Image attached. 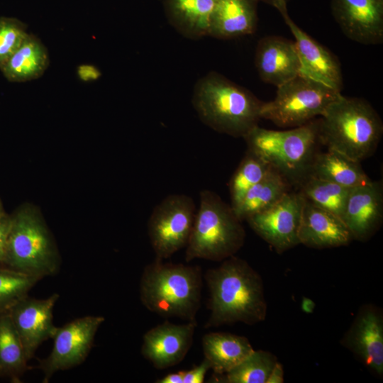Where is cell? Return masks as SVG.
<instances>
[{
    "label": "cell",
    "instance_id": "1",
    "mask_svg": "<svg viewBox=\"0 0 383 383\" xmlns=\"http://www.w3.org/2000/svg\"><path fill=\"white\" fill-rule=\"evenodd\" d=\"M205 280L211 313L205 328L242 322L251 325L265 320L267 303L262 279L249 264L234 255L209 270Z\"/></svg>",
    "mask_w": 383,
    "mask_h": 383
},
{
    "label": "cell",
    "instance_id": "2",
    "mask_svg": "<svg viewBox=\"0 0 383 383\" xmlns=\"http://www.w3.org/2000/svg\"><path fill=\"white\" fill-rule=\"evenodd\" d=\"M262 103L246 88L213 71L201 77L193 90L192 104L200 120L235 138H243L258 126Z\"/></svg>",
    "mask_w": 383,
    "mask_h": 383
},
{
    "label": "cell",
    "instance_id": "3",
    "mask_svg": "<svg viewBox=\"0 0 383 383\" xmlns=\"http://www.w3.org/2000/svg\"><path fill=\"white\" fill-rule=\"evenodd\" d=\"M382 121L366 100L341 95L319 118V138L328 150L360 162L376 150Z\"/></svg>",
    "mask_w": 383,
    "mask_h": 383
},
{
    "label": "cell",
    "instance_id": "4",
    "mask_svg": "<svg viewBox=\"0 0 383 383\" xmlns=\"http://www.w3.org/2000/svg\"><path fill=\"white\" fill-rule=\"evenodd\" d=\"M199 266L155 260L145 267L140 281V299L150 312L165 318L195 321L203 286Z\"/></svg>",
    "mask_w": 383,
    "mask_h": 383
},
{
    "label": "cell",
    "instance_id": "5",
    "mask_svg": "<svg viewBox=\"0 0 383 383\" xmlns=\"http://www.w3.org/2000/svg\"><path fill=\"white\" fill-rule=\"evenodd\" d=\"M243 138L248 150L268 163L290 185L299 186L309 177L318 152L319 119L285 131L257 126Z\"/></svg>",
    "mask_w": 383,
    "mask_h": 383
},
{
    "label": "cell",
    "instance_id": "6",
    "mask_svg": "<svg viewBox=\"0 0 383 383\" xmlns=\"http://www.w3.org/2000/svg\"><path fill=\"white\" fill-rule=\"evenodd\" d=\"M231 205L215 192L202 190L200 204L189 240L185 260L223 261L234 255L243 245L245 232Z\"/></svg>",
    "mask_w": 383,
    "mask_h": 383
},
{
    "label": "cell",
    "instance_id": "7",
    "mask_svg": "<svg viewBox=\"0 0 383 383\" xmlns=\"http://www.w3.org/2000/svg\"><path fill=\"white\" fill-rule=\"evenodd\" d=\"M10 216L4 265L38 279L57 272L60 256L40 211L26 203Z\"/></svg>",
    "mask_w": 383,
    "mask_h": 383
},
{
    "label": "cell",
    "instance_id": "8",
    "mask_svg": "<svg viewBox=\"0 0 383 383\" xmlns=\"http://www.w3.org/2000/svg\"><path fill=\"white\" fill-rule=\"evenodd\" d=\"M322 83L300 74L277 87L273 100L263 102L260 118L282 128H295L321 116L340 96Z\"/></svg>",
    "mask_w": 383,
    "mask_h": 383
},
{
    "label": "cell",
    "instance_id": "9",
    "mask_svg": "<svg viewBox=\"0 0 383 383\" xmlns=\"http://www.w3.org/2000/svg\"><path fill=\"white\" fill-rule=\"evenodd\" d=\"M196 212L193 199L183 194H170L156 205L148 223L156 259L164 260L186 248Z\"/></svg>",
    "mask_w": 383,
    "mask_h": 383
},
{
    "label": "cell",
    "instance_id": "10",
    "mask_svg": "<svg viewBox=\"0 0 383 383\" xmlns=\"http://www.w3.org/2000/svg\"><path fill=\"white\" fill-rule=\"evenodd\" d=\"M304 201L299 192H288L274 204L245 221L260 237L281 253L299 244Z\"/></svg>",
    "mask_w": 383,
    "mask_h": 383
},
{
    "label": "cell",
    "instance_id": "11",
    "mask_svg": "<svg viewBox=\"0 0 383 383\" xmlns=\"http://www.w3.org/2000/svg\"><path fill=\"white\" fill-rule=\"evenodd\" d=\"M101 316H87L56 328L53 346L48 357L40 362L43 382L56 372L74 367L84 361L93 344L96 333L104 321Z\"/></svg>",
    "mask_w": 383,
    "mask_h": 383
},
{
    "label": "cell",
    "instance_id": "12",
    "mask_svg": "<svg viewBox=\"0 0 383 383\" xmlns=\"http://www.w3.org/2000/svg\"><path fill=\"white\" fill-rule=\"evenodd\" d=\"M272 6L281 14L295 38L301 64L299 74L341 92L343 74L337 57L294 22L289 15L286 1H277Z\"/></svg>",
    "mask_w": 383,
    "mask_h": 383
},
{
    "label": "cell",
    "instance_id": "13",
    "mask_svg": "<svg viewBox=\"0 0 383 383\" xmlns=\"http://www.w3.org/2000/svg\"><path fill=\"white\" fill-rule=\"evenodd\" d=\"M59 297L58 294L43 299L26 296L6 311L21 340L28 360L39 345L52 338L55 333L57 327L53 323L52 311Z\"/></svg>",
    "mask_w": 383,
    "mask_h": 383
},
{
    "label": "cell",
    "instance_id": "14",
    "mask_svg": "<svg viewBox=\"0 0 383 383\" xmlns=\"http://www.w3.org/2000/svg\"><path fill=\"white\" fill-rule=\"evenodd\" d=\"M335 21L350 40L365 45L383 41V0H331Z\"/></svg>",
    "mask_w": 383,
    "mask_h": 383
},
{
    "label": "cell",
    "instance_id": "15",
    "mask_svg": "<svg viewBox=\"0 0 383 383\" xmlns=\"http://www.w3.org/2000/svg\"><path fill=\"white\" fill-rule=\"evenodd\" d=\"M196 321L174 324L165 321L143 335L141 353L157 370L181 362L192 347Z\"/></svg>",
    "mask_w": 383,
    "mask_h": 383
},
{
    "label": "cell",
    "instance_id": "16",
    "mask_svg": "<svg viewBox=\"0 0 383 383\" xmlns=\"http://www.w3.org/2000/svg\"><path fill=\"white\" fill-rule=\"evenodd\" d=\"M383 217V189L380 182H370L350 189L341 219L353 239L365 240L379 227Z\"/></svg>",
    "mask_w": 383,
    "mask_h": 383
},
{
    "label": "cell",
    "instance_id": "17",
    "mask_svg": "<svg viewBox=\"0 0 383 383\" xmlns=\"http://www.w3.org/2000/svg\"><path fill=\"white\" fill-rule=\"evenodd\" d=\"M255 65L261 80L277 87L298 76L301 69L294 42L275 35L258 41Z\"/></svg>",
    "mask_w": 383,
    "mask_h": 383
},
{
    "label": "cell",
    "instance_id": "18",
    "mask_svg": "<svg viewBox=\"0 0 383 383\" xmlns=\"http://www.w3.org/2000/svg\"><path fill=\"white\" fill-rule=\"evenodd\" d=\"M353 239L340 216L304 199L299 230V243L321 249L346 245Z\"/></svg>",
    "mask_w": 383,
    "mask_h": 383
},
{
    "label": "cell",
    "instance_id": "19",
    "mask_svg": "<svg viewBox=\"0 0 383 383\" xmlns=\"http://www.w3.org/2000/svg\"><path fill=\"white\" fill-rule=\"evenodd\" d=\"M257 0H217L208 36L222 40L254 33L257 27Z\"/></svg>",
    "mask_w": 383,
    "mask_h": 383
},
{
    "label": "cell",
    "instance_id": "20",
    "mask_svg": "<svg viewBox=\"0 0 383 383\" xmlns=\"http://www.w3.org/2000/svg\"><path fill=\"white\" fill-rule=\"evenodd\" d=\"M345 341L366 365L378 374H382L383 321L374 309L367 308L360 313Z\"/></svg>",
    "mask_w": 383,
    "mask_h": 383
},
{
    "label": "cell",
    "instance_id": "21",
    "mask_svg": "<svg viewBox=\"0 0 383 383\" xmlns=\"http://www.w3.org/2000/svg\"><path fill=\"white\" fill-rule=\"evenodd\" d=\"M217 0H164L170 24L184 38L208 36L211 13Z\"/></svg>",
    "mask_w": 383,
    "mask_h": 383
},
{
    "label": "cell",
    "instance_id": "22",
    "mask_svg": "<svg viewBox=\"0 0 383 383\" xmlns=\"http://www.w3.org/2000/svg\"><path fill=\"white\" fill-rule=\"evenodd\" d=\"M202 350L204 359L217 375L230 371L254 350L245 337L223 332L204 335Z\"/></svg>",
    "mask_w": 383,
    "mask_h": 383
},
{
    "label": "cell",
    "instance_id": "23",
    "mask_svg": "<svg viewBox=\"0 0 383 383\" xmlns=\"http://www.w3.org/2000/svg\"><path fill=\"white\" fill-rule=\"evenodd\" d=\"M49 64L46 47L38 37L28 33L0 70L11 82H25L40 78Z\"/></svg>",
    "mask_w": 383,
    "mask_h": 383
},
{
    "label": "cell",
    "instance_id": "24",
    "mask_svg": "<svg viewBox=\"0 0 383 383\" xmlns=\"http://www.w3.org/2000/svg\"><path fill=\"white\" fill-rule=\"evenodd\" d=\"M309 177L328 181L349 189L371 180L359 162L329 150L326 152L316 153Z\"/></svg>",
    "mask_w": 383,
    "mask_h": 383
},
{
    "label": "cell",
    "instance_id": "25",
    "mask_svg": "<svg viewBox=\"0 0 383 383\" xmlns=\"http://www.w3.org/2000/svg\"><path fill=\"white\" fill-rule=\"evenodd\" d=\"M289 182L272 169L258 183L252 187L233 211L237 218L245 221L250 216L267 209L289 192Z\"/></svg>",
    "mask_w": 383,
    "mask_h": 383
},
{
    "label": "cell",
    "instance_id": "26",
    "mask_svg": "<svg viewBox=\"0 0 383 383\" xmlns=\"http://www.w3.org/2000/svg\"><path fill=\"white\" fill-rule=\"evenodd\" d=\"M28 359L21 340L7 311L0 312V373L16 377Z\"/></svg>",
    "mask_w": 383,
    "mask_h": 383
},
{
    "label": "cell",
    "instance_id": "27",
    "mask_svg": "<svg viewBox=\"0 0 383 383\" xmlns=\"http://www.w3.org/2000/svg\"><path fill=\"white\" fill-rule=\"evenodd\" d=\"M299 187L304 199L341 217L350 189L312 177H307Z\"/></svg>",
    "mask_w": 383,
    "mask_h": 383
},
{
    "label": "cell",
    "instance_id": "28",
    "mask_svg": "<svg viewBox=\"0 0 383 383\" xmlns=\"http://www.w3.org/2000/svg\"><path fill=\"white\" fill-rule=\"evenodd\" d=\"M272 169L262 159L247 151L229 182L231 206L233 211L248 191L262 180Z\"/></svg>",
    "mask_w": 383,
    "mask_h": 383
},
{
    "label": "cell",
    "instance_id": "29",
    "mask_svg": "<svg viewBox=\"0 0 383 383\" xmlns=\"http://www.w3.org/2000/svg\"><path fill=\"white\" fill-rule=\"evenodd\" d=\"M276 362V357L270 353L253 350L230 371L218 375L216 380L224 383H266Z\"/></svg>",
    "mask_w": 383,
    "mask_h": 383
},
{
    "label": "cell",
    "instance_id": "30",
    "mask_svg": "<svg viewBox=\"0 0 383 383\" xmlns=\"http://www.w3.org/2000/svg\"><path fill=\"white\" fill-rule=\"evenodd\" d=\"M39 279L12 270L0 268V312L26 296L28 291Z\"/></svg>",
    "mask_w": 383,
    "mask_h": 383
},
{
    "label": "cell",
    "instance_id": "31",
    "mask_svg": "<svg viewBox=\"0 0 383 383\" xmlns=\"http://www.w3.org/2000/svg\"><path fill=\"white\" fill-rule=\"evenodd\" d=\"M28 35L27 26L21 20L0 17V67L21 46Z\"/></svg>",
    "mask_w": 383,
    "mask_h": 383
},
{
    "label": "cell",
    "instance_id": "32",
    "mask_svg": "<svg viewBox=\"0 0 383 383\" xmlns=\"http://www.w3.org/2000/svg\"><path fill=\"white\" fill-rule=\"evenodd\" d=\"M210 365L206 359L189 371L183 370V383H202Z\"/></svg>",
    "mask_w": 383,
    "mask_h": 383
},
{
    "label": "cell",
    "instance_id": "33",
    "mask_svg": "<svg viewBox=\"0 0 383 383\" xmlns=\"http://www.w3.org/2000/svg\"><path fill=\"white\" fill-rule=\"evenodd\" d=\"M10 227L11 216L7 213L0 219V265L5 263Z\"/></svg>",
    "mask_w": 383,
    "mask_h": 383
},
{
    "label": "cell",
    "instance_id": "34",
    "mask_svg": "<svg viewBox=\"0 0 383 383\" xmlns=\"http://www.w3.org/2000/svg\"><path fill=\"white\" fill-rule=\"evenodd\" d=\"M78 77L84 82H93L98 79L101 74L100 70L92 65H81L77 67Z\"/></svg>",
    "mask_w": 383,
    "mask_h": 383
},
{
    "label": "cell",
    "instance_id": "35",
    "mask_svg": "<svg viewBox=\"0 0 383 383\" xmlns=\"http://www.w3.org/2000/svg\"><path fill=\"white\" fill-rule=\"evenodd\" d=\"M284 382V370L282 366L278 362L272 368L266 383H282Z\"/></svg>",
    "mask_w": 383,
    "mask_h": 383
},
{
    "label": "cell",
    "instance_id": "36",
    "mask_svg": "<svg viewBox=\"0 0 383 383\" xmlns=\"http://www.w3.org/2000/svg\"><path fill=\"white\" fill-rule=\"evenodd\" d=\"M157 383H183V370L169 373L164 377L157 379Z\"/></svg>",
    "mask_w": 383,
    "mask_h": 383
},
{
    "label": "cell",
    "instance_id": "37",
    "mask_svg": "<svg viewBox=\"0 0 383 383\" xmlns=\"http://www.w3.org/2000/svg\"><path fill=\"white\" fill-rule=\"evenodd\" d=\"M301 308L304 312L306 313H311L314 310L315 304L313 301L311 299L307 297H303L301 304Z\"/></svg>",
    "mask_w": 383,
    "mask_h": 383
},
{
    "label": "cell",
    "instance_id": "38",
    "mask_svg": "<svg viewBox=\"0 0 383 383\" xmlns=\"http://www.w3.org/2000/svg\"><path fill=\"white\" fill-rule=\"evenodd\" d=\"M7 213H6L5 210H4V206H3V203L0 199V219L1 218H3L4 216H5Z\"/></svg>",
    "mask_w": 383,
    "mask_h": 383
},
{
    "label": "cell",
    "instance_id": "39",
    "mask_svg": "<svg viewBox=\"0 0 383 383\" xmlns=\"http://www.w3.org/2000/svg\"><path fill=\"white\" fill-rule=\"evenodd\" d=\"M257 1L265 2L270 5H272L273 3H274L277 1H286L287 3L289 1V0H257Z\"/></svg>",
    "mask_w": 383,
    "mask_h": 383
}]
</instances>
